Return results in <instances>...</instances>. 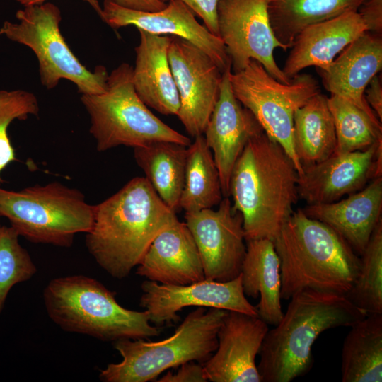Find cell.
<instances>
[{
    "instance_id": "5",
    "label": "cell",
    "mask_w": 382,
    "mask_h": 382,
    "mask_svg": "<svg viewBox=\"0 0 382 382\" xmlns=\"http://www.w3.org/2000/svg\"><path fill=\"white\" fill-rule=\"evenodd\" d=\"M49 318L62 330L103 341L146 339L158 336L145 310H129L118 303L115 293L96 279L70 275L52 279L43 290Z\"/></svg>"
},
{
    "instance_id": "39",
    "label": "cell",
    "mask_w": 382,
    "mask_h": 382,
    "mask_svg": "<svg viewBox=\"0 0 382 382\" xmlns=\"http://www.w3.org/2000/svg\"><path fill=\"white\" fill-rule=\"evenodd\" d=\"M18 3L23 6L40 5L45 3L47 0H16ZM88 3L98 13L100 18L102 16V6L100 5L98 0H83Z\"/></svg>"
},
{
    "instance_id": "24",
    "label": "cell",
    "mask_w": 382,
    "mask_h": 382,
    "mask_svg": "<svg viewBox=\"0 0 382 382\" xmlns=\"http://www.w3.org/2000/svg\"><path fill=\"white\" fill-rule=\"evenodd\" d=\"M246 253L241 277L246 296L257 298V316L268 325H276L284 312L281 304L280 262L274 242L267 238L245 241Z\"/></svg>"
},
{
    "instance_id": "18",
    "label": "cell",
    "mask_w": 382,
    "mask_h": 382,
    "mask_svg": "<svg viewBox=\"0 0 382 382\" xmlns=\"http://www.w3.org/2000/svg\"><path fill=\"white\" fill-rule=\"evenodd\" d=\"M231 65L222 73L219 98L204 130L219 173L224 197H229V183L234 165L247 143L264 131L252 112L233 94Z\"/></svg>"
},
{
    "instance_id": "10",
    "label": "cell",
    "mask_w": 382,
    "mask_h": 382,
    "mask_svg": "<svg viewBox=\"0 0 382 382\" xmlns=\"http://www.w3.org/2000/svg\"><path fill=\"white\" fill-rule=\"evenodd\" d=\"M230 81L237 100L283 148L301 175L302 165L294 146V113L320 92L316 79L308 74H299L289 83H284L273 78L257 60L250 59L243 70L231 72Z\"/></svg>"
},
{
    "instance_id": "26",
    "label": "cell",
    "mask_w": 382,
    "mask_h": 382,
    "mask_svg": "<svg viewBox=\"0 0 382 382\" xmlns=\"http://www.w3.org/2000/svg\"><path fill=\"white\" fill-rule=\"evenodd\" d=\"M187 146L159 141L134 148L135 161L145 178L163 202L175 212L180 209Z\"/></svg>"
},
{
    "instance_id": "35",
    "label": "cell",
    "mask_w": 382,
    "mask_h": 382,
    "mask_svg": "<svg viewBox=\"0 0 382 382\" xmlns=\"http://www.w3.org/2000/svg\"><path fill=\"white\" fill-rule=\"evenodd\" d=\"M158 382H207L209 381L204 366L190 361L180 366L174 374L167 372Z\"/></svg>"
},
{
    "instance_id": "2",
    "label": "cell",
    "mask_w": 382,
    "mask_h": 382,
    "mask_svg": "<svg viewBox=\"0 0 382 382\" xmlns=\"http://www.w3.org/2000/svg\"><path fill=\"white\" fill-rule=\"evenodd\" d=\"M298 180L293 161L264 131L247 143L229 183V197L242 215L245 241L275 239L299 198Z\"/></svg>"
},
{
    "instance_id": "34",
    "label": "cell",
    "mask_w": 382,
    "mask_h": 382,
    "mask_svg": "<svg viewBox=\"0 0 382 382\" xmlns=\"http://www.w3.org/2000/svg\"><path fill=\"white\" fill-rule=\"evenodd\" d=\"M166 2L168 0H160ZM185 4L204 22L210 33L219 37L217 25V5L219 0H179Z\"/></svg>"
},
{
    "instance_id": "3",
    "label": "cell",
    "mask_w": 382,
    "mask_h": 382,
    "mask_svg": "<svg viewBox=\"0 0 382 382\" xmlns=\"http://www.w3.org/2000/svg\"><path fill=\"white\" fill-rule=\"evenodd\" d=\"M280 321L268 330L259 355L261 382H291L312 368V347L324 331L350 327L367 314L345 295L303 289L295 292Z\"/></svg>"
},
{
    "instance_id": "14",
    "label": "cell",
    "mask_w": 382,
    "mask_h": 382,
    "mask_svg": "<svg viewBox=\"0 0 382 382\" xmlns=\"http://www.w3.org/2000/svg\"><path fill=\"white\" fill-rule=\"evenodd\" d=\"M141 288L139 305L148 312L150 323L158 328L178 322V312L189 306L216 308L258 316L256 307L243 292L241 274L228 282L204 279L186 285L163 284L146 279Z\"/></svg>"
},
{
    "instance_id": "28",
    "label": "cell",
    "mask_w": 382,
    "mask_h": 382,
    "mask_svg": "<svg viewBox=\"0 0 382 382\" xmlns=\"http://www.w3.org/2000/svg\"><path fill=\"white\" fill-rule=\"evenodd\" d=\"M366 0H267L270 25L278 41L291 48L306 27L349 11H358Z\"/></svg>"
},
{
    "instance_id": "7",
    "label": "cell",
    "mask_w": 382,
    "mask_h": 382,
    "mask_svg": "<svg viewBox=\"0 0 382 382\" xmlns=\"http://www.w3.org/2000/svg\"><path fill=\"white\" fill-rule=\"evenodd\" d=\"M133 67L122 63L108 75L106 90L81 96L91 118L90 133L98 151L120 146L136 148L159 141L189 146L192 141L158 118L137 96Z\"/></svg>"
},
{
    "instance_id": "36",
    "label": "cell",
    "mask_w": 382,
    "mask_h": 382,
    "mask_svg": "<svg viewBox=\"0 0 382 382\" xmlns=\"http://www.w3.org/2000/svg\"><path fill=\"white\" fill-rule=\"evenodd\" d=\"M358 12L366 23L369 31L381 33L382 0H366Z\"/></svg>"
},
{
    "instance_id": "27",
    "label": "cell",
    "mask_w": 382,
    "mask_h": 382,
    "mask_svg": "<svg viewBox=\"0 0 382 382\" xmlns=\"http://www.w3.org/2000/svg\"><path fill=\"white\" fill-rule=\"evenodd\" d=\"M293 139L301 165L320 162L335 153V128L326 96L320 92L295 110Z\"/></svg>"
},
{
    "instance_id": "9",
    "label": "cell",
    "mask_w": 382,
    "mask_h": 382,
    "mask_svg": "<svg viewBox=\"0 0 382 382\" xmlns=\"http://www.w3.org/2000/svg\"><path fill=\"white\" fill-rule=\"evenodd\" d=\"M16 17L18 23L4 22L0 35L33 50L39 62L41 83L47 89L66 79L81 95L100 94L106 90V68L99 65L93 71L88 69L66 42L59 28L62 16L58 6L50 2L24 6L16 11Z\"/></svg>"
},
{
    "instance_id": "23",
    "label": "cell",
    "mask_w": 382,
    "mask_h": 382,
    "mask_svg": "<svg viewBox=\"0 0 382 382\" xmlns=\"http://www.w3.org/2000/svg\"><path fill=\"white\" fill-rule=\"evenodd\" d=\"M132 81L135 91L147 106L165 115H177L180 98L168 62L171 37L138 30Z\"/></svg>"
},
{
    "instance_id": "38",
    "label": "cell",
    "mask_w": 382,
    "mask_h": 382,
    "mask_svg": "<svg viewBox=\"0 0 382 382\" xmlns=\"http://www.w3.org/2000/svg\"><path fill=\"white\" fill-rule=\"evenodd\" d=\"M120 6L141 11H157L166 7L167 4L160 0H108Z\"/></svg>"
},
{
    "instance_id": "13",
    "label": "cell",
    "mask_w": 382,
    "mask_h": 382,
    "mask_svg": "<svg viewBox=\"0 0 382 382\" xmlns=\"http://www.w3.org/2000/svg\"><path fill=\"white\" fill-rule=\"evenodd\" d=\"M217 209L186 212L185 224L198 249L205 279L228 282L238 277L246 253L241 214L229 197Z\"/></svg>"
},
{
    "instance_id": "25",
    "label": "cell",
    "mask_w": 382,
    "mask_h": 382,
    "mask_svg": "<svg viewBox=\"0 0 382 382\" xmlns=\"http://www.w3.org/2000/svg\"><path fill=\"white\" fill-rule=\"evenodd\" d=\"M342 349V382L382 381V313L350 326Z\"/></svg>"
},
{
    "instance_id": "12",
    "label": "cell",
    "mask_w": 382,
    "mask_h": 382,
    "mask_svg": "<svg viewBox=\"0 0 382 382\" xmlns=\"http://www.w3.org/2000/svg\"><path fill=\"white\" fill-rule=\"evenodd\" d=\"M168 62L180 98L177 117L193 137L203 134L217 102L222 72L192 43L172 36Z\"/></svg>"
},
{
    "instance_id": "33",
    "label": "cell",
    "mask_w": 382,
    "mask_h": 382,
    "mask_svg": "<svg viewBox=\"0 0 382 382\" xmlns=\"http://www.w3.org/2000/svg\"><path fill=\"white\" fill-rule=\"evenodd\" d=\"M40 108L36 96L21 89H0V186L4 180L3 170L16 161L15 149L8 137V127L16 120H25L30 115H37Z\"/></svg>"
},
{
    "instance_id": "11",
    "label": "cell",
    "mask_w": 382,
    "mask_h": 382,
    "mask_svg": "<svg viewBox=\"0 0 382 382\" xmlns=\"http://www.w3.org/2000/svg\"><path fill=\"white\" fill-rule=\"evenodd\" d=\"M216 14L219 37L231 60L232 72L243 70L255 59L276 80L291 81L274 57L275 48L287 49L272 29L267 0H219Z\"/></svg>"
},
{
    "instance_id": "37",
    "label": "cell",
    "mask_w": 382,
    "mask_h": 382,
    "mask_svg": "<svg viewBox=\"0 0 382 382\" xmlns=\"http://www.w3.org/2000/svg\"><path fill=\"white\" fill-rule=\"evenodd\" d=\"M364 91V96L370 108L379 121L382 122V84L381 77L376 75Z\"/></svg>"
},
{
    "instance_id": "19",
    "label": "cell",
    "mask_w": 382,
    "mask_h": 382,
    "mask_svg": "<svg viewBox=\"0 0 382 382\" xmlns=\"http://www.w3.org/2000/svg\"><path fill=\"white\" fill-rule=\"evenodd\" d=\"M381 68V33L367 30L349 44L328 68L318 70L328 91L379 121L366 102L364 91Z\"/></svg>"
},
{
    "instance_id": "16",
    "label": "cell",
    "mask_w": 382,
    "mask_h": 382,
    "mask_svg": "<svg viewBox=\"0 0 382 382\" xmlns=\"http://www.w3.org/2000/svg\"><path fill=\"white\" fill-rule=\"evenodd\" d=\"M168 1L166 8L149 12L126 8L104 0L100 18L114 29L133 25L150 33L183 38L203 50L223 73L231 60L221 40L199 23L195 14L182 1Z\"/></svg>"
},
{
    "instance_id": "40",
    "label": "cell",
    "mask_w": 382,
    "mask_h": 382,
    "mask_svg": "<svg viewBox=\"0 0 382 382\" xmlns=\"http://www.w3.org/2000/svg\"><path fill=\"white\" fill-rule=\"evenodd\" d=\"M0 217H1V216H0ZM1 226H2L1 225V223H0V229H1Z\"/></svg>"
},
{
    "instance_id": "8",
    "label": "cell",
    "mask_w": 382,
    "mask_h": 382,
    "mask_svg": "<svg viewBox=\"0 0 382 382\" xmlns=\"http://www.w3.org/2000/svg\"><path fill=\"white\" fill-rule=\"evenodd\" d=\"M0 216L32 243L69 248L76 234L91 228L93 206L79 190L54 181L19 191L0 187Z\"/></svg>"
},
{
    "instance_id": "1",
    "label": "cell",
    "mask_w": 382,
    "mask_h": 382,
    "mask_svg": "<svg viewBox=\"0 0 382 382\" xmlns=\"http://www.w3.org/2000/svg\"><path fill=\"white\" fill-rule=\"evenodd\" d=\"M177 219L146 178L136 177L93 206L86 245L101 268L123 279L140 263L155 237Z\"/></svg>"
},
{
    "instance_id": "31",
    "label": "cell",
    "mask_w": 382,
    "mask_h": 382,
    "mask_svg": "<svg viewBox=\"0 0 382 382\" xmlns=\"http://www.w3.org/2000/svg\"><path fill=\"white\" fill-rule=\"evenodd\" d=\"M345 296L366 314L382 313V220L360 256L358 274Z\"/></svg>"
},
{
    "instance_id": "17",
    "label": "cell",
    "mask_w": 382,
    "mask_h": 382,
    "mask_svg": "<svg viewBox=\"0 0 382 382\" xmlns=\"http://www.w3.org/2000/svg\"><path fill=\"white\" fill-rule=\"evenodd\" d=\"M260 317L228 311L218 333V347L204 363L209 381L261 382L255 359L268 331Z\"/></svg>"
},
{
    "instance_id": "6",
    "label": "cell",
    "mask_w": 382,
    "mask_h": 382,
    "mask_svg": "<svg viewBox=\"0 0 382 382\" xmlns=\"http://www.w3.org/2000/svg\"><path fill=\"white\" fill-rule=\"evenodd\" d=\"M228 311L197 307L170 337L160 341L121 339L114 342L122 360L100 371L103 382H147L164 371L190 362L205 363L218 347L217 333Z\"/></svg>"
},
{
    "instance_id": "22",
    "label": "cell",
    "mask_w": 382,
    "mask_h": 382,
    "mask_svg": "<svg viewBox=\"0 0 382 382\" xmlns=\"http://www.w3.org/2000/svg\"><path fill=\"white\" fill-rule=\"evenodd\" d=\"M304 214L335 231L361 256L381 220L382 178L372 180L364 188L331 203L308 204Z\"/></svg>"
},
{
    "instance_id": "4",
    "label": "cell",
    "mask_w": 382,
    "mask_h": 382,
    "mask_svg": "<svg viewBox=\"0 0 382 382\" xmlns=\"http://www.w3.org/2000/svg\"><path fill=\"white\" fill-rule=\"evenodd\" d=\"M280 262L281 297L310 289L346 295L359 272L360 256L332 228L294 211L273 241Z\"/></svg>"
},
{
    "instance_id": "29",
    "label": "cell",
    "mask_w": 382,
    "mask_h": 382,
    "mask_svg": "<svg viewBox=\"0 0 382 382\" xmlns=\"http://www.w3.org/2000/svg\"><path fill=\"white\" fill-rule=\"evenodd\" d=\"M224 198L219 173L203 134L187 146L179 208L185 212L211 209Z\"/></svg>"
},
{
    "instance_id": "15",
    "label": "cell",
    "mask_w": 382,
    "mask_h": 382,
    "mask_svg": "<svg viewBox=\"0 0 382 382\" xmlns=\"http://www.w3.org/2000/svg\"><path fill=\"white\" fill-rule=\"evenodd\" d=\"M382 139L361 151L334 153L320 162L302 165L299 197L307 204L331 203L364 188L381 176Z\"/></svg>"
},
{
    "instance_id": "32",
    "label": "cell",
    "mask_w": 382,
    "mask_h": 382,
    "mask_svg": "<svg viewBox=\"0 0 382 382\" xmlns=\"http://www.w3.org/2000/svg\"><path fill=\"white\" fill-rule=\"evenodd\" d=\"M19 236L11 226L0 229V315L11 288L37 272L30 254L19 243Z\"/></svg>"
},
{
    "instance_id": "21",
    "label": "cell",
    "mask_w": 382,
    "mask_h": 382,
    "mask_svg": "<svg viewBox=\"0 0 382 382\" xmlns=\"http://www.w3.org/2000/svg\"><path fill=\"white\" fill-rule=\"evenodd\" d=\"M369 28L358 11H349L303 28L282 69L290 80L309 66L328 68L335 57Z\"/></svg>"
},
{
    "instance_id": "20",
    "label": "cell",
    "mask_w": 382,
    "mask_h": 382,
    "mask_svg": "<svg viewBox=\"0 0 382 382\" xmlns=\"http://www.w3.org/2000/svg\"><path fill=\"white\" fill-rule=\"evenodd\" d=\"M136 273L163 284L186 285L205 279L194 238L178 219L153 240Z\"/></svg>"
},
{
    "instance_id": "30",
    "label": "cell",
    "mask_w": 382,
    "mask_h": 382,
    "mask_svg": "<svg viewBox=\"0 0 382 382\" xmlns=\"http://www.w3.org/2000/svg\"><path fill=\"white\" fill-rule=\"evenodd\" d=\"M328 104L335 128V153L364 150L382 139L381 122L373 120L352 103L331 94Z\"/></svg>"
}]
</instances>
